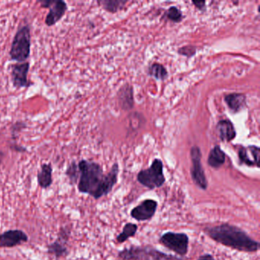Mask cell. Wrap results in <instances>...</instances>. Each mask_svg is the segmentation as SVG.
<instances>
[{
    "label": "cell",
    "mask_w": 260,
    "mask_h": 260,
    "mask_svg": "<svg viewBox=\"0 0 260 260\" xmlns=\"http://www.w3.org/2000/svg\"><path fill=\"white\" fill-rule=\"evenodd\" d=\"M80 180L78 189L81 193L99 199L107 196L118 182L119 167L118 164L112 166L108 174L104 175L101 166L92 161L81 160L78 164Z\"/></svg>",
    "instance_id": "1"
},
{
    "label": "cell",
    "mask_w": 260,
    "mask_h": 260,
    "mask_svg": "<svg viewBox=\"0 0 260 260\" xmlns=\"http://www.w3.org/2000/svg\"><path fill=\"white\" fill-rule=\"evenodd\" d=\"M204 231L217 243L240 252H255L259 249L258 242L251 238L241 228L230 223L206 228Z\"/></svg>",
    "instance_id": "2"
},
{
    "label": "cell",
    "mask_w": 260,
    "mask_h": 260,
    "mask_svg": "<svg viewBox=\"0 0 260 260\" xmlns=\"http://www.w3.org/2000/svg\"><path fill=\"white\" fill-rule=\"evenodd\" d=\"M31 54V29L29 25L21 27L15 35L10 49L12 60L24 63Z\"/></svg>",
    "instance_id": "3"
},
{
    "label": "cell",
    "mask_w": 260,
    "mask_h": 260,
    "mask_svg": "<svg viewBox=\"0 0 260 260\" xmlns=\"http://www.w3.org/2000/svg\"><path fill=\"white\" fill-rule=\"evenodd\" d=\"M121 260H179L177 257L167 255L152 246H132L118 252Z\"/></svg>",
    "instance_id": "4"
},
{
    "label": "cell",
    "mask_w": 260,
    "mask_h": 260,
    "mask_svg": "<svg viewBox=\"0 0 260 260\" xmlns=\"http://www.w3.org/2000/svg\"><path fill=\"white\" fill-rule=\"evenodd\" d=\"M138 182L149 189L162 186L166 182L164 174V164L159 159H155L147 170H143L137 176Z\"/></svg>",
    "instance_id": "5"
},
{
    "label": "cell",
    "mask_w": 260,
    "mask_h": 260,
    "mask_svg": "<svg viewBox=\"0 0 260 260\" xmlns=\"http://www.w3.org/2000/svg\"><path fill=\"white\" fill-rule=\"evenodd\" d=\"M159 243L179 255H185L188 252V235L184 233L167 232L161 236Z\"/></svg>",
    "instance_id": "6"
},
{
    "label": "cell",
    "mask_w": 260,
    "mask_h": 260,
    "mask_svg": "<svg viewBox=\"0 0 260 260\" xmlns=\"http://www.w3.org/2000/svg\"><path fill=\"white\" fill-rule=\"evenodd\" d=\"M191 176L194 183L202 190L208 188V180L202 164V153L197 146L191 149Z\"/></svg>",
    "instance_id": "7"
},
{
    "label": "cell",
    "mask_w": 260,
    "mask_h": 260,
    "mask_svg": "<svg viewBox=\"0 0 260 260\" xmlns=\"http://www.w3.org/2000/svg\"><path fill=\"white\" fill-rule=\"evenodd\" d=\"M40 4L43 8L49 9V13L45 19V24L49 27L61 20L68 9L66 3L62 0H45Z\"/></svg>",
    "instance_id": "8"
},
{
    "label": "cell",
    "mask_w": 260,
    "mask_h": 260,
    "mask_svg": "<svg viewBox=\"0 0 260 260\" xmlns=\"http://www.w3.org/2000/svg\"><path fill=\"white\" fill-rule=\"evenodd\" d=\"M158 203L153 199H146L131 211V216L138 221L151 219L157 209Z\"/></svg>",
    "instance_id": "9"
},
{
    "label": "cell",
    "mask_w": 260,
    "mask_h": 260,
    "mask_svg": "<svg viewBox=\"0 0 260 260\" xmlns=\"http://www.w3.org/2000/svg\"><path fill=\"white\" fill-rule=\"evenodd\" d=\"M29 69L30 63L28 62L17 63L12 66V80L15 87L22 89L31 85L28 78Z\"/></svg>",
    "instance_id": "10"
},
{
    "label": "cell",
    "mask_w": 260,
    "mask_h": 260,
    "mask_svg": "<svg viewBox=\"0 0 260 260\" xmlns=\"http://www.w3.org/2000/svg\"><path fill=\"white\" fill-rule=\"evenodd\" d=\"M28 237L20 230H10L0 234V248H13L28 241Z\"/></svg>",
    "instance_id": "11"
},
{
    "label": "cell",
    "mask_w": 260,
    "mask_h": 260,
    "mask_svg": "<svg viewBox=\"0 0 260 260\" xmlns=\"http://www.w3.org/2000/svg\"><path fill=\"white\" fill-rule=\"evenodd\" d=\"M260 149L256 146L242 147L239 150V159L248 167H259Z\"/></svg>",
    "instance_id": "12"
},
{
    "label": "cell",
    "mask_w": 260,
    "mask_h": 260,
    "mask_svg": "<svg viewBox=\"0 0 260 260\" xmlns=\"http://www.w3.org/2000/svg\"><path fill=\"white\" fill-rule=\"evenodd\" d=\"M216 128L218 133L219 138L222 141L230 142L233 141L237 135L234 124L229 120H221L219 121L216 126Z\"/></svg>",
    "instance_id": "13"
},
{
    "label": "cell",
    "mask_w": 260,
    "mask_h": 260,
    "mask_svg": "<svg viewBox=\"0 0 260 260\" xmlns=\"http://www.w3.org/2000/svg\"><path fill=\"white\" fill-rule=\"evenodd\" d=\"M67 237H68V234H65L64 230H61L58 240L48 246V252L51 255H54L57 258L66 256L68 254V249L64 246V243L66 241H63V239Z\"/></svg>",
    "instance_id": "14"
},
{
    "label": "cell",
    "mask_w": 260,
    "mask_h": 260,
    "mask_svg": "<svg viewBox=\"0 0 260 260\" xmlns=\"http://www.w3.org/2000/svg\"><path fill=\"white\" fill-rule=\"evenodd\" d=\"M224 101L231 111L238 112L246 106V97L242 93H231L225 96Z\"/></svg>",
    "instance_id": "15"
},
{
    "label": "cell",
    "mask_w": 260,
    "mask_h": 260,
    "mask_svg": "<svg viewBox=\"0 0 260 260\" xmlns=\"http://www.w3.org/2000/svg\"><path fill=\"white\" fill-rule=\"evenodd\" d=\"M53 168L51 164H42L40 172L38 173V182L42 188H48L53 182Z\"/></svg>",
    "instance_id": "16"
},
{
    "label": "cell",
    "mask_w": 260,
    "mask_h": 260,
    "mask_svg": "<svg viewBox=\"0 0 260 260\" xmlns=\"http://www.w3.org/2000/svg\"><path fill=\"white\" fill-rule=\"evenodd\" d=\"M226 155L219 146H215L211 149L208 155V164L212 168L219 169L224 164Z\"/></svg>",
    "instance_id": "17"
},
{
    "label": "cell",
    "mask_w": 260,
    "mask_h": 260,
    "mask_svg": "<svg viewBox=\"0 0 260 260\" xmlns=\"http://www.w3.org/2000/svg\"><path fill=\"white\" fill-rule=\"evenodd\" d=\"M138 231L137 224L132 223H127L123 228L122 232L117 237V241L119 243H123L128 240L130 237H134Z\"/></svg>",
    "instance_id": "18"
},
{
    "label": "cell",
    "mask_w": 260,
    "mask_h": 260,
    "mask_svg": "<svg viewBox=\"0 0 260 260\" xmlns=\"http://www.w3.org/2000/svg\"><path fill=\"white\" fill-rule=\"evenodd\" d=\"M149 74L156 80H165L168 77V72L162 65L153 63L149 68Z\"/></svg>",
    "instance_id": "19"
},
{
    "label": "cell",
    "mask_w": 260,
    "mask_h": 260,
    "mask_svg": "<svg viewBox=\"0 0 260 260\" xmlns=\"http://www.w3.org/2000/svg\"><path fill=\"white\" fill-rule=\"evenodd\" d=\"M122 89L124 90L126 96L121 91H119V94H121V97L119 99L121 100V103H122L121 105H123L124 109H131L133 107V92H132V87L127 85V86H124Z\"/></svg>",
    "instance_id": "20"
},
{
    "label": "cell",
    "mask_w": 260,
    "mask_h": 260,
    "mask_svg": "<svg viewBox=\"0 0 260 260\" xmlns=\"http://www.w3.org/2000/svg\"><path fill=\"white\" fill-rule=\"evenodd\" d=\"M66 175L69 178L70 182L71 183H77V180L80 177V171H79L78 165L75 162H73L68 167L66 171Z\"/></svg>",
    "instance_id": "21"
},
{
    "label": "cell",
    "mask_w": 260,
    "mask_h": 260,
    "mask_svg": "<svg viewBox=\"0 0 260 260\" xmlns=\"http://www.w3.org/2000/svg\"><path fill=\"white\" fill-rule=\"evenodd\" d=\"M101 4L102 7L107 10V11L110 12V13H115L118 11V9L121 7V4H125L124 1H113V0H106V1H101L100 2Z\"/></svg>",
    "instance_id": "22"
},
{
    "label": "cell",
    "mask_w": 260,
    "mask_h": 260,
    "mask_svg": "<svg viewBox=\"0 0 260 260\" xmlns=\"http://www.w3.org/2000/svg\"><path fill=\"white\" fill-rule=\"evenodd\" d=\"M166 16L169 20L172 21L173 22H180L182 20V13L177 7H172L167 10L166 13Z\"/></svg>",
    "instance_id": "23"
},
{
    "label": "cell",
    "mask_w": 260,
    "mask_h": 260,
    "mask_svg": "<svg viewBox=\"0 0 260 260\" xmlns=\"http://www.w3.org/2000/svg\"><path fill=\"white\" fill-rule=\"evenodd\" d=\"M179 54L181 55L185 56L187 57H191L194 56L196 53V48L191 45H188V46L183 47V48H179Z\"/></svg>",
    "instance_id": "24"
},
{
    "label": "cell",
    "mask_w": 260,
    "mask_h": 260,
    "mask_svg": "<svg viewBox=\"0 0 260 260\" xmlns=\"http://www.w3.org/2000/svg\"><path fill=\"white\" fill-rule=\"evenodd\" d=\"M192 4L196 6V7H197L199 10H203L205 7V1H199V2H197V1H194L192 2Z\"/></svg>",
    "instance_id": "25"
},
{
    "label": "cell",
    "mask_w": 260,
    "mask_h": 260,
    "mask_svg": "<svg viewBox=\"0 0 260 260\" xmlns=\"http://www.w3.org/2000/svg\"><path fill=\"white\" fill-rule=\"evenodd\" d=\"M197 260H215L211 254H205V255H201Z\"/></svg>",
    "instance_id": "26"
},
{
    "label": "cell",
    "mask_w": 260,
    "mask_h": 260,
    "mask_svg": "<svg viewBox=\"0 0 260 260\" xmlns=\"http://www.w3.org/2000/svg\"><path fill=\"white\" fill-rule=\"evenodd\" d=\"M4 156H5V154H4V152L0 151V165L3 162V160H4Z\"/></svg>",
    "instance_id": "27"
}]
</instances>
